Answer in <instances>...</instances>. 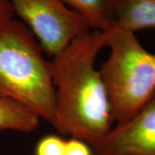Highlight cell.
Listing matches in <instances>:
<instances>
[{"mask_svg":"<svg viewBox=\"0 0 155 155\" xmlns=\"http://www.w3.org/2000/svg\"><path fill=\"white\" fill-rule=\"evenodd\" d=\"M13 11L7 0H0V26L13 18Z\"/></svg>","mask_w":155,"mask_h":155,"instance_id":"obj_11","label":"cell"},{"mask_svg":"<svg viewBox=\"0 0 155 155\" xmlns=\"http://www.w3.org/2000/svg\"><path fill=\"white\" fill-rule=\"evenodd\" d=\"M65 140L56 134H48L38 140L35 148V155H65Z\"/></svg>","mask_w":155,"mask_h":155,"instance_id":"obj_9","label":"cell"},{"mask_svg":"<svg viewBox=\"0 0 155 155\" xmlns=\"http://www.w3.org/2000/svg\"><path fill=\"white\" fill-rule=\"evenodd\" d=\"M94 155H155V94L127 122L116 125Z\"/></svg>","mask_w":155,"mask_h":155,"instance_id":"obj_5","label":"cell"},{"mask_svg":"<svg viewBox=\"0 0 155 155\" xmlns=\"http://www.w3.org/2000/svg\"><path fill=\"white\" fill-rule=\"evenodd\" d=\"M65 155H94L91 146L84 140L76 138H70L66 143Z\"/></svg>","mask_w":155,"mask_h":155,"instance_id":"obj_10","label":"cell"},{"mask_svg":"<svg viewBox=\"0 0 155 155\" xmlns=\"http://www.w3.org/2000/svg\"><path fill=\"white\" fill-rule=\"evenodd\" d=\"M110 48L100 73L110 101L113 122H127L155 94V54L145 48L134 32L112 26L104 31Z\"/></svg>","mask_w":155,"mask_h":155,"instance_id":"obj_3","label":"cell"},{"mask_svg":"<svg viewBox=\"0 0 155 155\" xmlns=\"http://www.w3.org/2000/svg\"><path fill=\"white\" fill-rule=\"evenodd\" d=\"M106 47L103 31L88 30L73 39L51 62L55 89L54 127L63 135L95 148L112 128L110 101L95 61Z\"/></svg>","mask_w":155,"mask_h":155,"instance_id":"obj_1","label":"cell"},{"mask_svg":"<svg viewBox=\"0 0 155 155\" xmlns=\"http://www.w3.org/2000/svg\"><path fill=\"white\" fill-rule=\"evenodd\" d=\"M113 26L134 33L155 28V0H116Z\"/></svg>","mask_w":155,"mask_h":155,"instance_id":"obj_6","label":"cell"},{"mask_svg":"<svg viewBox=\"0 0 155 155\" xmlns=\"http://www.w3.org/2000/svg\"><path fill=\"white\" fill-rule=\"evenodd\" d=\"M23 22L0 26V97L12 100L54 125L55 89L52 65Z\"/></svg>","mask_w":155,"mask_h":155,"instance_id":"obj_2","label":"cell"},{"mask_svg":"<svg viewBox=\"0 0 155 155\" xmlns=\"http://www.w3.org/2000/svg\"><path fill=\"white\" fill-rule=\"evenodd\" d=\"M40 118L25 107L0 97V130L32 133L38 127Z\"/></svg>","mask_w":155,"mask_h":155,"instance_id":"obj_8","label":"cell"},{"mask_svg":"<svg viewBox=\"0 0 155 155\" xmlns=\"http://www.w3.org/2000/svg\"><path fill=\"white\" fill-rule=\"evenodd\" d=\"M42 51L54 57L73 39L90 30L86 22L62 0H7Z\"/></svg>","mask_w":155,"mask_h":155,"instance_id":"obj_4","label":"cell"},{"mask_svg":"<svg viewBox=\"0 0 155 155\" xmlns=\"http://www.w3.org/2000/svg\"><path fill=\"white\" fill-rule=\"evenodd\" d=\"M84 19L91 30L105 31L115 22L116 0H62Z\"/></svg>","mask_w":155,"mask_h":155,"instance_id":"obj_7","label":"cell"}]
</instances>
